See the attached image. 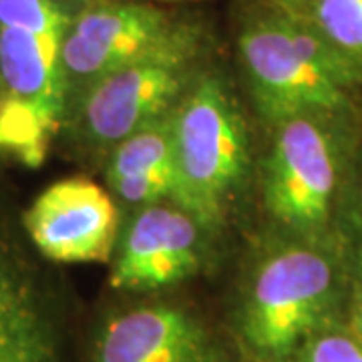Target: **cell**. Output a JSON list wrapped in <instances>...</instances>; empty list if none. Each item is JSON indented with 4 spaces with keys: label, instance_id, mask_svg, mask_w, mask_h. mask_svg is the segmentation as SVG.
Instances as JSON below:
<instances>
[{
    "label": "cell",
    "instance_id": "4fadbf2b",
    "mask_svg": "<svg viewBox=\"0 0 362 362\" xmlns=\"http://www.w3.org/2000/svg\"><path fill=\"white\" fill-rule=\"evenodd\" d=\"M0 25L61 39L71 26L54 0H0Z\"/></svg>",
    "mask_w": 362,
    "mask_h": 362
},
{
    "label": "cell",
    "instance_id": "6da1fadb",
    "mask_svg": "<svg viewBox=\"0 0 362 362\" xmlns=\"http://www.w3.org/2000/svg\"><path fill=\"white\" fill-rule=\"evenodd\" d=\"M240 59L259 113L268 121L337 111L354 69L318 28L290 14L266 16L240 35Z\"/></svg>",
    "mask_w": 362,
    "mask_h": 362
},
{
    "label": "cell",
    "instance_id": "ba28073f",
    "mask_svg": "<svg viewBox=\"0 0 362 362\" xmlns=\"http://www.w3.org/2000/svg\"><path fill=\"white\" fill-rule=\"evenodd\" d=\"M199 221L180 206H149L131 223L111 274L119 290H157L199 264Z\"/></svg>",
    "mask_w": 362,
    "mask_h": 362
},
{
    "label": "cell",
    "instance_id": "5bb4252c",
    "mask_svg": "<svg viewBox=\"0 0 362 362\" xmlns=\"http://www.w3.org/2000/svg\"><path fill=\"white\" fill-rule=\"evenodd\" d=\"M119 197L133 204H153L159 199H173L175 175L173 173H151V175H131L109 181Z\"/></svg>",
    "mask_w": 362,
    "mask_h": 362
},
{
    "label": "cell",
    "instance_id": "ffe728a7",
    "mask_svg": "<svg viewBox=\"0 0 362 362\" xmlns=\"http://www.w3.org/2000/svg\"><path fill=\"white\" fill-rule=\"evenodd\" d=\"M54 2H59V0H54Z\"/></svg>",
    "mask_w": 362,
    "mask_h": 362
},
{
    "label": "cell",
    "instance_id": "e0dca14e",
    "mask_svg": "<svg viewBox=\"0 0 362 362\" xmlns=\"http://www.w3.org/2000/svg\"><path fill=\"white\" fill-rule=\"evenodd\" d=\"M356 328H358V334L362 338V296L358 302V310H356Z\"/></svg>",
    "mask_w": 362,
    "mask_h": 362
},
{
    "label": "cell",
    "instance_id": "ac0fdd59",
    "mask_svg": "<svg viewBox=\"0 0 362 362\" xmlns=\"http://www.w3.org/2000/svg\"><path fill=\"white\" fill-rule=\"evenodd\" d=\"M159 2H180V0H159Z\"/></svg>",
    "mask_w": 362,
    "mask_h": 362
},
{
    "label": "cell",
    "instance_id": "2e32d148",
    "mask_svg": "<svg viewBox=\"0 0 362 362\" xmlns=\"http://www.w3.org/2000/svg\"><path fill=\"white\" fill-rule=\"evenodd\" d=\"M278 4H282V6H286V8H298L304 0H276Z\"/></svg>",
    "mask_w": 362,
    "mask_h": 362
},
{
    "label": "cell",
    "instance_id": "277c9868",
    "mask_svg": "<svg viewBox=\"0 0 362 362\" xmlns=\"http://www.w3.org/2000/svg\"><path fill=\"white\" fill-rule=\"evenodd\" d=\"M192 47L168 14L149 4L107 2L78 14L69 26L61 61L69 75L99 78L117 69Z\"/></svg>",
    "mask_w": 362,
    "mask_h": 362
},
{
    "label": "cell",
    "instance_id": "8fae6325",
    "mask_svg": "<svg viewBox=\"0 0 362 362\" xmlns=\"http://www.w3.org/2000/svg\"><path fill=\"white\" fill-rule=\"evenodd\" d=\"M151 173L175 175V107L119 141L107 180Z\"/></svg>",
    "mask_w": 362,
    "mask_h": 362
},
{
    "label": "cell",
    "instance_id": "9a60e30c",
    "mask_svg": "<svg viewBox=\"0 0 362 362\" xmlns=\"http://www.w3.org/2000/svg\"><path fill=\"white\" fill-rule=\"evenodd\" d=\"M298 362H362V344L344 334L316 337L302 350Z\"/></svg>",
    "mask_w": 362,
    "mask_h": 362
},
{
    "label": "cell",
    "instance_id": "8992f818",
    "mask_svg": "<svg viewBox=\"0 0 362 362\" xmlns=\"http://www.w3.org/2000/svg\"><path fill=\"white\" fill-rule=\"evenodd\" d=\"M26 230L40 254L63 264L107 262L119 228L111 195L87 177L49 185L26 211Z\"/></svg>",
    "mask_w": 362,
    "mask_h": 362
},
{
    "label": "cell",
    "instance_id": "7a4b0ae2",
    "mask_svg": "<svg viewBox=\"0 0 362 362\" xmlns=\"http://www.w3.org/2000/svg\"><path fill=\"white\" fill-rule=\"evenodd\" d=\"M247 168L244 119L223 83L204 77L175 107V206L202 226L223 218Z\"/></svg>",
    "mask_w": 362,
    "mask_h": 362
},
{
    "label": "cell",
    "instance_id": "52a82bcc",
    "mask_svg": "<svg viewBox=\"0 0 362 362\" xmlns=\"http://www.w3.org/2000/svg\"><path fill=\"white\" fill-rule=\"evenodd\" d=\"M192 47L163 52L95 78L85 99V127L99 143H119L171 111L185 85Z\"/></svg>",
    "mask_w": 362,
    "mask_h": 362
},
{
    "label": "cell",
    "instance_id": "3957f363",
    "mask_svg": "<svg viewBox=\"0 0 362 362\" xmlns=\"http://www.w3.org/2000/svg\"><path fill=\"white\" fill-rule=\"evenodd\" d=\"M332 268L310 247L290 246L262 262L250 288L244 334L266 356H284L324 310Z\"/></svg>",
    "mask_w": 362,
    "mask_h": 362
},
{
    "label": "cell",
    "instance_id": "9c48e42d",
    "mask_svg": "<svg viewBox=\"0 0 362 362\" xmlns=\"http://www.w3.org/2000/svg\"><path fill=\"white\" fill-rule=\"evenodd\" d=\"M95 362H211V350L187 312L143 306L105 326Z\"/></svg>",
    "mask_w": 362,
    "mask_h": 362
},
{
    "label": "cell",
    "instance_id": "5b68a950",
    "mask_svg": "<svg viewBox=\"0 0 362 362\" xmlns=\"http://www.w3.org/2000/svg\"><path fill=\"white\" fill-rule=\"evenodd\" d=\"M337 185V157L328 133L310 115L280 123L266 165L264 199L272 216L296 230L322 226Z\"/></svg>",
    "mask_w": 362,
    "mask_h": 362
},
{
    "label": "cell",
    "instance_id": "d6986e66",
    "mask_svg": "<svg viewBox=\"0 0 362 362\" xmlns=\"http://www.w3.org/2000/svg\"><path fill=\"white\" fill-rule=\"evenodd\" d=\"M361 266H362V252H361Z\"/></svg>",
    "mask_w": 362,
    "mask_h": 362
},
{
    "label": "cell",
    "instance_id": "30bf717a",
    "mask_svg": "<svg viewBox=\"0 0 362 362\" xmlns=\"http://www.w3.org/2000/svg\"><path fill=\"white\" fill-rule=\"evenodd\" d=\"M63 39L0 25L2 99L26 107L57 129L63 109Z\"/></svg>",
    "mask_w": 362,
    "mask_h": 362
},
{
    "label": "cell",
    "instance_id": "7c38bea8",
    "mask_svg": "<svg viewBox=\"0 0 362 362\" xmlns=\"http://www.w3.org/2000/svg\"><path fill=\"white\" fill-rule=\"evenodd\" d=\"M314 14L318 33L362 71V0H318Z\"/></svg>",
    "mask_w": 362,
    "mask_h": 362
}]
</instances>
